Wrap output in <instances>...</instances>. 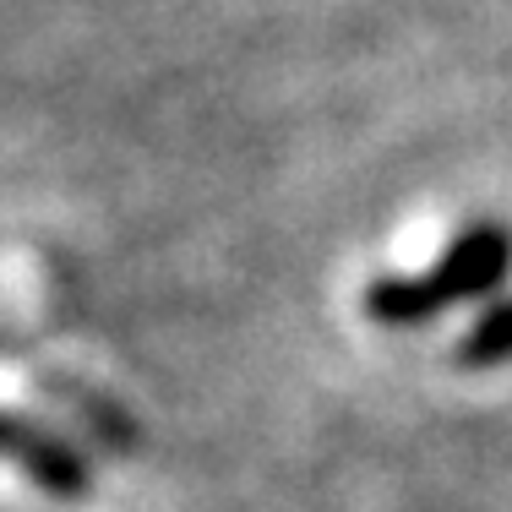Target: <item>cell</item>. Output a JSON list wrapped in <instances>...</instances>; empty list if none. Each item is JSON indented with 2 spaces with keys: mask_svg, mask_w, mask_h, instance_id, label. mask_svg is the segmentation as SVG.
<instances>
[{
  "mask_svg": "<svg viewBox=\"0 0 512 512\" xmlns=\"http://www.w3.org/2000/svg\"><path fill=\"white\" fill-rule=\"evenodd\" d=\"M502 262H507L502 240H491V235L463 240V246L453 251V262H447L436 278H420V284H382L371 295V316H382V322H414V316H431L436 306H447L453 295H463V289L491 284V278L502 273Z\"/></svg>",
  "mask_w": 512,
  "mask_h": 512,
  "instance_id": "6da1fadb",
  "label": "cell"
},
{
  "mask_svg": "<svg viewBox=\"0 0 512 512\" xmlns=\"http://www.w3.org/2000/svg\"><path fill=\"white\" fill-rule=\"evenodd\" d=\"M502 355H512V311H502V316H491L485 322V338H474L469 344V360H502Z\"/></svg>",
  "mask_w": 512,
  "mask_h": 512,
  "instance_id": "7a4b0ae2",
  "label": "cell"
}]
</instances>
